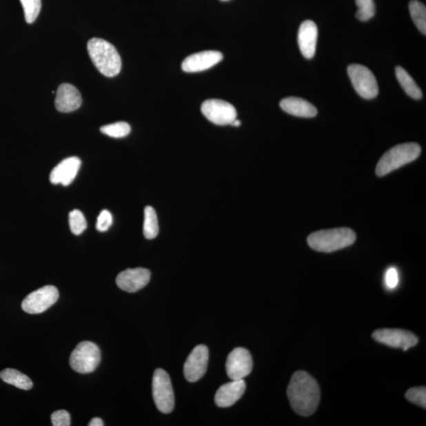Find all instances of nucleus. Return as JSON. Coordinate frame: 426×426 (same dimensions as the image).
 Here are the masks:
<instances>
[{
  "mask_svg": "<svg viewBox=\"0 0 426 426\" xmlns=\"http://www.w3.org/2000/svg\"><path fill=\"white\" fill-rule=\"evenodd\" d=\"M287 393L294 411L301 416H310L319 405L321 391L318 382L305 371L293 374Z\"/></svg>",
  "mask_w": 426,
  "mask_h": 426,
  "instance_id": "nucleus-1",
  "label": "nucleus"
},
{
  "mask_svg": "<svg viewBox=\"0 0 426 426\" xmlns=\"http://www.w3.org/2000/svg\"><path fill=\"white\" fill-rule=\"evenodd\" d=\"M87 49L92 62L103 75L112 78L119 74L122 68L121 57L111 43L101 38H92Z\"/></svg>",
  "mask_w": 426,
  "mask_h": 426,
  "instance_id": "nucleus-2",
  "label": "nucleus"
},
{
  "mask_svg": "<svg viewBox=\"0 0 426 426\" xmlns=\"http://www.w3.org/2000/svg\"><path fill=\"white\" fill-rule=\"evenodd\" d=\"M355 240L356 234L352 229L341 227L314 232L307 242L311 248L318 252L332 253L349 247Z\"/></svg>",
  "mask_w": 426,
  "mask_h": 426,
  "instance_id": "nucleus-3",
  "label": "nucleus"
},
{
  "mask_svg": "<svg viewBox=\"0 0 426 426\" xmlns=\"http://www.w3.org/2000/svg\"><path fill=\"white\" fill-rule=\"evenodd\" d=\"M420 147L416 143H405L393 147L381 158L376 168V176H385L396 169L417 159Z\"/></svg>",
  "mask_w": 426,
  "mask_h": 426,
  "instance_id": "nucleus-4",
  "label": "nucleus"
},
{
  "mask_svg": "<svg viewBox=\"0 0 426 426\" xmlns=\"http://www.w3.org/2000/svg\"><path fill=\"white\" fill-rule=\"evenodd\" d=\"M101 362V351L94 343L81 342L71 353L70 365L71 369L79 374L94 372Z\"/></svg>",
  "mask_w": 426,
  "mask_h": 426,
  "instance_id": "nucleus-5",
  "label": "nucleus"
},
{
  "mask_svg": "<svg viewBox=\"0 0 426 426\" xmlns=\"http://www.w3.org/2000/svg\"><path fill=\"white\" fill-rule=\"evenodd\" d=\"M152 396L156 406L163 414H169L174 407V395L170 376L165 370L157 369L152 378Z\"/></svg>",
  "mask_w": 426,
  "mask_h": 426,
  "instance_id": "nucleus-6",
  "label": "nucleus"
},
{
  "mask_svg": "<svg viewBox=\"0 0 426 426\" xmlns=\"http://www.w3.org/2000/svg\"><path fill=\"white\" fill-rule=\"evenodd\" d=\"M349 79L358 94L365 99L371 100L378 95V81L374 74L363 65L352 64L347 69Z\"/></svg>",
  "mask_w": 426,
  "mask_h": 426,
  "instance_id": "nucleus-7",
  "label": "nucleus"
},
{
  "mask_svg": "<svg viewBox=\"0 0 426 426\" xmlns=\"http://www.w3.org/2000/svg\"><path fill=\"white\" fill-rule=\"evenodd\" d=\"M59 296L56 287L45 286L27 296L21 303V308L27 314H39L52 307L57 302Z\"/></svg>",
  "mask_w": 426,
  "mask_h": 426,
  "instance_id": "nucleus-8",
  "label": "nucleus"
},
{
  "mask_svg": "<svg viewBox=\"0 0 426 426\" xmlns=\"http://www.w3.org/2000/svg\"><path fill=\"white\" fill-rule=\"evenodd\" d=\"M201 112L212 123L231 125L237 117L236 109L230 103L222 100H207L201 105Z\"/></svg>",
  "mask_w": 426,
  "mask_h": 426,
  "instance_id": "nucleus-9",
  "label": "nucleus"
},
{
  "mask_svg": "<svg viewBox=\"0 0 426 426\" xmlns=\"http://www.w3.org/2000/svg\"><path fill=\"white\" fill-rule=\"evenodd\" d=\"M253 369V359L248 349L237 347L229 354L226 371L229 378L243 380Z\"/></svg>",
  "mask_w": 426,
  "mask_h": 426,
  "instance_id": "nucleus-10",
  "label": "nucleus"
},
{
  "mask_svg": "<svg viewBox=\"0 0 426 426\" xmlns=\"http://www.w3.org/2000/svg\"><path fill=\"white\" fill-rule=\"evenodd\" d=\"M209 349L205 345H199L190 354L183 367L185 379L191 383L203 378L209 363Z\"/></svg>",
  "mask_w": 426,
  "mask_h": 426,
  "instance_id": "nucleus-11",
  "label": "nucleus"
},
{
  "mask_svg": "<svg viewBox=\"0 0 426 426\" xmlns=\"http://www.w3.org/2000/svg\"><path fill=\"white\" fill-rule=\"evenodd\" d=\"M372 336L376 341L391 347L401 348L404 352L418 343L417 336L412 332L402 329H378L373 333Z\"/></svg>",
  "mask_w": 426,
  "mask_h": 426,
  "instance_id": "nucleus-12",
  "label": "nucleus"
},
{
  "mask_svg": "<svg viewBox=\"0 0 426 426\" xmlns=\"http://www.w3.org/2000/svg\"><path fill=\"white\" fill-rule=\"evenodd\" d=\"M151 272L143 267L128 269L120 272L116 278L117 286L121 290L134 293L144 288L149 283Z\"/></svg>",
  "mask_w": 426,
  "mask_h": 426,
  "instance_id": "nucleus-13",
  "label": "nucleus"
},
{
  "mask_svg": "<svg viewBox=\"0 0 426 426\" xmlns=\"http://www.w3.org/2000/svg\"><path fill=\"white\" fill-rule=\"evenodd\" d=\"M222 59V53L217 51L195 53L185 59L182 68L185 72L187 73L201 72L219 63Z\"/></svg>",
  "mask_w": 426,
  "mask_h": 426,
  "instance_id": "nucleus-14",
  "label": "nucleus"
},
{
  "mask_svg": "<svg viewBox=\"0 0 426 426\" xmlns=\"http://www.w3.org/2000/svg\"><path fill=\"white\" fill-rule=\"evenodd\" d=\"M83 103L80 92L73 85L63 83L59 86L54 105L60 112L69 113L77 110Z\"/></svg>",
  "mask_w": 426,
  "mask_h": 426,
  "instance_id": "nucleus-15",
  "label": "nucleus"
},
{
  "mask_svg": "<svg viewBox=\"0 0 426 426\" xmlns=\"http://www.w3.org/2000/svg\"><path fill=\"white\" fill-rule=\"evenodd\" d=\"M81 161L76 156L69 157L60 162L53 168L50 174V181L52 184H61L68 187L72 183L79 172Z\"/></svg>",
  "mask_w": 426,
  "mask_h": 426,
  "instance_id": "nucleus-16",
  "label": "nucleus"
},
{
  "mask_svg": "<svg viewBox=\"0 0 426 426\" xmlns=\"http://www.w3.org/2000/svg\"><path fill=\"white\" fill-rule=\"evenodd\" d=\"M318 34V26L313 21H305L300 26L298 43L300 51L305 59H310L314 57Z\"/></svg>",
  "mask_w": 426,
  "mask_h": 426,
  "instance_id": "nucleus-17",
  "label": "nucleus"
},
{
  "mask_svg": "<svg viewBox=\"0 0 426 426\" xmlns=\"http://www.w3.org/2000/svg\"><path fill=\"white\" fill-rule=\"evenodd\" d=\"M245 391L244 380H232L231 382L222 385L217 390L215 403L219 407H232L241 398Z\"/></svg>",
  "mask_w": 426,
  "mask_h": 426,
  "instance_id": "nucleus-18",
  "label": "nucleus"
},
{
  "mask_svg": "<svg viewBox=\"0 0 426 426\" xmlns=\"http://www.w3.org/2000/svg\"><path fill=\"white\" fill-rule=\"evenodd\" d=\"M280 105L284 112L294 116L313 118L318 114L312 103L299 97H287L281 101Z\"/></svg>",
  "mask_w": 426,
  "mask_h": 426,
  "instance_id": "nucleus-19",
  "label": "nucleus"
},
{
  "mask_svg": "<svg viewBox=\"0 0 426 426\" xmlns=\"http://www.w3.org/2000/svg\"><path fill=\"white\" fill-rule=\"evenodd\" d=\"M0 378L5 383L19 387L20 389L28 391L34 386L28 376L14 369H6L0 373Z\"/></svg>",
  "mask_w": 426,
  "mask_h": 426,
  "instance_id": "nucleus-20",
  "label": "nucleus"
},
{
  "mask_svg": "<svg viewBox=\"0 0 426 426\" xmlns=\"http://www.w3.org/2000/svg\"><path fill=\"white\" fill-rule=\"evenodd\" d=\"M396 75L398 83L402 86L406 94L415 100H420L423 97L422 90L419 88L412 76L407 73L405 69L401 67L396 68Z\"/></svg>",
  "mask_w": 426,
  "mask_h": 426,
  "instance_id": "nucleus-21",
  "label": "nucleus"
},
{
  "mask_svg": "<svg viewBox=\"0 0 426 426\" xmlns=\"http://www.w3.org/2000/svg\"><path fill=\"white\" fill-rule=\"evenodd\" d=\"M143 233L147 239H154L159 234L156 213L151 206H147L145 209Z\"/></svg>",
  "mask_w": 426,
  "mask_h": 426,
  "instance_id": "nucleus-22",
  "label": "nucleus"
},
{
  "mask_svg": "<svg viewBox=\"0 0 426 426\" xmlns=\"http://www.w3.org/2000/svg\"><path fill=\"white\" fill-rule=\"evenodd\" d=\"M409 14L418 30L426 34V8L423 3L418 0H412L409 4Z\"/></svg>",
  "mask_w": 426,
  "mask_h": 426,
  "instance_id": "nucleus-23",
  "label": "nucleus"
},
{
  "mask_svg": "<svg viewBox=\"0 0 426 426\" xmlns=\"http://www.w3.org/2000/svg\"><path fill=\"white\" fill-rule=\"evenodd\" d=\"M130 125L125 122L108 124L101 128V133L114 139L124 138L130 133Z\"/></svg>",
  "mask_w": 426,
  "mask_h": 426,
  "instance_id": "nucleus-24",
  "label": "nucleus"
},
{
  "mask_svg": "<svg viewBox=\"0 0 426 426\" xmlns=\"http://www.w3.org/2000/svg\"><path fill=\"white\" fill-rule=\"evenodd\" d=\"M27 23H34L41 9V0H20Z\"/></svg>",
  "mask_w": 426,
  "mask_h": 426,
  "instance_id": "nucleus-25",
  "label": "nucleus"
},
{
  "mask_svg": "<svg viewBox=\"0 0 426 426\" xmlns=\"http://www.w3.org/2000/svg\"><path fill=\"white\" fill-rule=\"evenodd\" d=\"M69 223L70 231L75 236L83 234L87 228V222L83 213L78 210L70 212Z\"/></svg>",
  "mask_w": 426,
  "mask_h": 426,
  "instance_id": "nucleus-26",
  "label": "nucleus"
},
{
  "mask_svg": "<svg viewBox=\"0 0 426 426\" xmlns=\"http://www.w3.org/2000/svg\"><path fill=\"white\" fill-rule=\"evenodd\" d=\"M358 6L356 17L362 21L372 19L375 14V4L374 0H355Z\"/></svg>",
  "mask_w": 426,
  "mask_h": 426,
  "instance_id": "nucleus-27",
  "label": "nucleus"
},
{
  "mask_svg": "<svg viewBox=\"0 0 426 426\" xmlns=\"http://www.w3.org/2000/svg\"><path fill=\"white\" fill-rule=\"evenodd\" d=\"M407 400L420 407H426V389L425 387H412L406 393Z\"/></svg>",
  "mask_w": 426,
  "mask_h": 426,
  "instance_id": "nucleus-28",
  "label": "nucleus"
},
{
  "mask_svg": "<svg viewBox=\"0 0 426 426\" xmlns=\"http://www.w3.org/2000/svg\"><path fill=\"white\" fill-rule=\"evenodd\" d=\"M112 213L108 210H103L99 216L97 217L96 227L97 231L105 232L111 227L112 225Z\"/></svg>",
  "mask_w": 426,
  "mask_h": 426,
  "instance_id": "nucleus-29",
  "label": "nucleus"
},
{
  "mask_svg": "<svg viewBox=\"0 0 426 426\" xmlns=\"http://www.w3.org/2000/svg\"><path fill=\"white\" fill-rule=\"evenodd\" d=\"M52 423L54 426H69L70 425V414L64 409H60L52 414Z\"/></svg>",
  "mask_w": 426,
  "mask_h": 426,
  "instance_id": "nucleus-30",
  "label": "nucleus"
},
{
  "mask_svg": "<svg viewBox=\"0 0 426 426\" xmlns=\"http://www.w3.org/2000/svg\"><path fill=\"white\" fill-rule=\"evenodd\" d=\"M385 284L387 288L394 289L398 283V274L395 267H390L385 273Z\"/></svg>",
  "mask_w": 426,
  "mask_h": 426,
  "instance_id": "nucleus-31",
  "label": "nucleus"
},
{
  "mask_svg": "<svg viewBox=\"0 0 426 426\" xmlns=\"http://www.w3.org/2000/svg\"><path fill=\"white\" fill-rule=\"evenodd\" d=\"M105 425L103 424V420L100 418H94L90 420L89 423V426H103Z\"/></svg>",
  "mask_w": 426,
  "mask_h": 426,
  "instance_id": "nucleus-32",
  "label": "nucleus"
},
{
  "mask_svg": "<svg viewBox=\"0 0 426 426\" xmlns=\"http://www.w3.org/2000/svg\"><path fill=\"white\" fill-rule=\"evenodd\" d=\"M232 125H233V127H240V125H241V122L239 121V120H234V121L231 124Z\"/></svg>",
  "mask_w": 426,
  "mask_h": 426,
  "instance_id": "nucleus-33",
  "label": "nucleus"
},
{
  "mask_svg": "<svg viewBox=\"0 0 426 426\" xmlns=\"http://www.w3.org/2000/svg\"><path fill=\"white\" fill-rule=\"evenodd\" d=\"M223 1H225V0H223Z\"/></svg>",
  "mask_w": 426,
  "mask_h": 426,
  "instance_id": "nucleus-34",
  "label": "nucleus"
}]
</instances>
